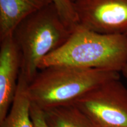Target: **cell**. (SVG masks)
<instances>
[{
	"label": "cell",
	"instance_id": "8fae6325",
	"mask_svg": "<svg viewBox=\"0 0 127 127\" xmlns=\"http://www.w3.org/2000/svg\"><path fill=\"white\" fill-rule=\"evenodd\" d=\"M31 116L34 127H50L46 121L44 111L32 102Z\"/></svg>",
	"mask_w": 127,
	"mask_h": 127
},
{
	"label": "cell",
	"instance_id": "277c9868",
	"mask_svg": "<svg viewBox=\"0 0 127 127\" xmlns=\"http://www.w3.org/2000/svg\"><path fill=\"white\" fill-rule=\"evenodd\" d=\"M98 127H127V88L120 79H111L72 104Z\"/></svg>",
	"mask_w": 127,
	"mask_h": 127
},
{
	"label": "cell",
	"instance_id": "7c38bea8",
	"mask_svg": "<svg viewBox=\"0 0 127 127\" xmlns=\"http://www.w3.org/2000/svg\"><path fill=\"white\" fill-rule=\"evenodd\" d=\"M122 73H123V75L124 76V77L127 79V64L126 65V66H125V68H124L123 71H122Z\"/></svg>",
	"mask_w": 127,
	"mask_h": 127
},
{
	"label": "cell",
	"instance_id": "5b68a950",
	"mask_svg": "<svg viewBox=\"0 0 127 127\" xmlns=\"http://www.w3.org/2000/svg\"><path fill=\"white\" fill-rule=\"evenodd\" d=\"M78 25L98 33L127 34V0H77Z\"/></svg>",
	"mask_w": 127,
	"mask_h": 127
},
{
	"label": "cell",
	"instance_id": "ba28073f",
	"mask_svg": "<svg viewBox=\"0 0 127 127\" xmlns=\"http://www.w3.org/2000/svg\"><path fill=\"white\" fill-rule=\"evenodd\" d=\"M28 85L26 78L20 72L15 98L8 113L0 122V127H34L31 116Z\"/></svg>",
	"mask_w": 127,
	"mask_h": 127
},
{
	"label": "cell",
	"instance_id": "9c48e42d",
	"mask_svg": "<svg viewBox=\"0 0 127 127\" xmlns=\"http://www.w3.org/2000/svg\"><path fill=\"white\" fill-rule=\"evenodd\" d=\"M44 111L50 127H95L91 121L73 104Z\"/></svg>",
	"mask_w": 127,
	"mask_h": 127
},
{
	"label": "cell",
	"instance_id": "30bf717a",
	"mask_svg": "<svg viewBox=\"0 0 127 127\" xmlns=\"http://www.w3.org/2000/svg\"><path fill=\"white\" fill-rule=\"evenodd\" d=\"M62 18L69 27L74 29L78 25L74 2L71 0H52Z\"/></svg>",
	"mask_w": 127,
	"mask_h": 127
},
{
	"label": "cell",
	"instance_id": "8992f818",
	"mask_svg": "<svg viewBox=\"0 0 127 127\" xmlns=\"http://www.w3.org/2000/svg\"><path fill=\"white\" fill-rule=\"evenodd\" d=\"M0 122L8 113L17 92L21 55L12 35L0 41Z\"/></svg>",
	"mask_w": 127,
	"mask_h": 127
},
{
	"label": "cell",
	"instance_id": "6da1fadb",
	"mask_svg": "<svg viewBox=\"0 0 127 127\" xmlns=\"http://www.w3.org/2000/svg\"><path fill=\"white\" fill-rule=\"evenodd\" d=\"M127 64V35L98 33L78 25L68 40L41 62L51 66L122 72Z\"/></svg>",
	"mask_w": 127,
	"mask_h": 127
},
{
	"label": "cell",
	"instance_id": "4fadbf2b",
	"mask_svg": "<svg viewBox=\"0 0 127 127\" xmlns=\"http://www.w3.org/2000/svg\"><path fill=\"white\" fill-rule=\"evenodd\" d=\"M71 1H72L73 2H75V1H77V0H71Z\"/></svg>",
	"mask_w": 127,
	"mask_h": 127
},
{
	"label": "cell",
	"instance_id": "5bb4252c",
	"mask_svg": "<svg viewBox=\"0 0 127 127\" xmlns=\"http://www.w3.org/2000/svg\"><path fill=\"white\" fill-rule=\"evenodd\" d=\"M95 127H96V125H95Z\"/></svg>",
	"mask_w": 127,
	"mask_h": 127
},
{
	"label": "cell",
	"instance_id": "52a82bcc",
	"mask_svg": "<svg viewBox=\"0 0 127 127\" xmlns=\"http://www.w3.org/2000/svg\"><path fill=\"white\" fill-rule=\"evenodd\" d=\"M52 0H0V41L12 35L18 25Z\"/></svg>",
	"mask_w": 127,
	"mask_h": 127
},
{
	"label": "cell",
	"instance_id": "7a4b0ae2",
	"mask_svg": "<svg viewBox=\"0 0 127 127\" xmlns=\"http://www.w3.org/2000/svg\"><path fill=\"white\" fill-rule=\"evenodd\" d=\"M73 30L53 2L31 14L15 28L12 37L21 55V72L29 84L39 71L42 60L61 47Z\"/></svg>",
	"mask_w": 127,
	"mask_h": 127
},
{
	"label": "cell",
	"instance_id": "3957f363",
	"mask_svg": "<svg viewBox=\"0 0 127 127\" xmlns=\"http://www.w3.org/2000/svg\"><path fill=\"white\" fill-rule=\"evenodd\" d=\"M120 79L119 72L68 66L39 69L28 85L31 102L43 110L72 104L104 82Z\"/></svg>",
	"mask_w": 127,
	"mask_h": 127
}]
</instances>
